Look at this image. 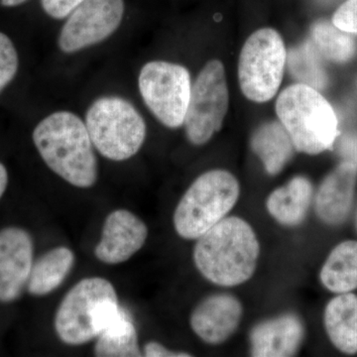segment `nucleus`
<instances>
[{
  "instance_id": "6ab92c4d",
  "label": "nucleus",
  "mask_w": 357,
  "mask_h": 357,
  "mask_svg": "<svg viewBox=\"0 0 357 357\" xmlns=\"http://www.w3.org/2000/svg\"><path fill=\"white\" fill-rule=\"evenodd\" d=\"M74 251L67 246H58L47 251L33 264L28 280V293L35 297H43L57 290L74 267Z\"/></svg>"
},
{
  "instance_id": "1a4fd4ad",
  "label": "nucleus",
  "mask_w": 357,
  "mask_h": 357,
  "mask_svg": "<svg viewBox=\"0 0 357 357\" xmlns=\"http://www.w3.org/2000/svg\"><path fill=\"white\" fill-rule=\"evenodd\" d=\"M138 86L143 102L163 126L175 129L184 124L192 91L187 68L152 61L141 69Z\"/></svg>"
},
{
  "instance_id": "c756f323",
  "label": "nucleus",
  "mask_w": 357,
  "mask_h": 357,
  "mask_svg": "<svg viewBox=\"0 0 357 357\" xmlns=\"http://www.w3.org/2000/svg\"><path fill=\"white\" fill-rule=\"evenodd\" d=\"M27 0H0L1 6L6 7H14L20 6V4L24 3Z\"/></svg>"
},
{
  "instance_id": "aec40b11",
  "label": "nucleus",
  "mask_w": 357,
  "mask_h": 357,
  "mask_svg": "<svg viewBox=\"0 0 357 357\" xmlns=\"http://www.w3.org/2000/svg\"><path fill=\"white\" fill-rule=\"evenodd\" d=\"M319 279L330 292L351 293L357 289V241H345L331 251Z\"/></svg>"
},
{
  "instance_id": "393cba45",
  "label": "nucleus",
  "mask_w": 357,
  "mask_h": 357,
  "mask_svg": "<svg viewBox=\"0 0 357 357\" xmlns=\"http://www.w3.org/2000/svg\"><path fill=\"white\" fill-rule=\"evenodd\" d=\"M332 22L338 29L357 35V0H345L333 14Z\"/></svg>"
},
{
  "instance_id": "c85d7f7f",
  "label": "nucleus",
  "mask_w": 357,
  "mask_h": 357,
  "mask_svg": "<svg viewBox=\"0 0 357 357\" xmlns=\"http://www.w3.org/2000/svg\"><path fill=\"white\" fill-rule=\"evenodd\" d=\"M7 185H8V173L3 164L0 163V199L6 192Z\"/></svg>"
},
{
  "instance_id": "20e7f679",
  "label": "nucleus",
  "mask_w": 357,
  "mask_h": 357,
  "mask_svg": "<svg viewBox=\"0 0 357 357\" xmlns=\"http://www.w3.org/2000/svg\"><path fill=\"white\" fill-rule=\"evenodd\" d=\"M276 114L296 151L321 154L331 149L337 140V114L331 103L312 86L297 83L281 91Z\"/></svg>"
},
{
  "instance_id": "39448f33",
  "label": "nucleus",
  "mask_w": 357,
  "mask_h": 357,
  "mask_svg": "<svg viewBox=\"0 0 357 357\" xmlns=\"http://www.w3.org/2000/svg\"><path fill=\"white\" fill-rule=\"evenodd\" d=\"M241 185L234 174L222 169L199 176L188 188L174 211V229L187 241H197L234 208Z\"/></svg>"
},
{
  "instance_id": "4be33fe9",
  "label": "nucleus",
  "mask_w": 357,
  "mask_h": 357,
  "mask_svg": "<svg viewBox=\"0 0 357 357\" xmlns=\"http://www.w3.org/2000/svg\"><path fill=\"white\" fill-rule=\"evenodd\" d=\"M321 58V54L310 40L287 52L286 65L291 76L298 83L321 91L326 89L328 82Z\"/></svg>"
},
{
  "instance_id": "9d476101",
  "label": "nucleus",
  "mask_w": 357,
  "mask_h": 357,
  "mask_svg": "<svg viewBox=\"0 0 357 357\" xmlns=\"http://www.w3.org/2000/svg\"><path fill=\"white\" fill-rule=\"evenodd\" d=\"M124 0H84L66 20L59 47L72 54L109 38L123 18Z\"/></svg>"
},
{
  "instance_id": "423d86ee",
  "label": "nucleus",
  "mask_w": 357,
  "mask_h": 357,
  "mask_svg": "<svg viewBox=\"0 0 357 357\" xmlns=\"http://www.w3.org/2000/svg\"><path fill=\"white\" fill-rule=\"evenodd\" d=\"M93 146L105 158L121 162L138 153L146 138V123L128 100L103 96L89 107L86 114Z\"/></svg>"
},
{
  "instance_id": "2f4dec72",
  "label": "nucleus",
  "mask_w": 357,
  "mask_h": 357,
  "mask_svg": "<svg viewBox=\"0 0 357 357\" xmlns=\"http://www.w3.org/2000/svg\"><path fill=\"white\" fill-rule=\"evenodd\" d=\"M356 231H357V211H356Z\"/></svg>"
},
{
  "instance_id": "6e6552de",
  "label": "nucleus",
  "mask_w": 357,
  "mask_h": 357,
  "mask_svg": "<svg viewBox=\"0 0 357 357\" xmlns=\"http://www.w3.org/2000/svg\"><path fill=\"white\" fill-rule=\"evenodd\" d=\"M229 91L225 66L218 60L204 65L192 84L184 124L188 140L195 146L206 144L222 128L229 112Z\"/></svg>"
},
{
  "instance_id": "ddd939ff",
  "label": "nucleus",
  "mask_w": 357,
  "mask_h": 357,
  "mask_svg": "<svg viewBox=\"0 0 357 357\" xmlns=\"http://www.w3.org/2000/svg\"><path fill=\"white\" fill-rule=\"evenodd\" d=\"M243 314V304L234 296L215 294L204 298L192 310L190 326L204 344H222L236 332Z\"/></svg>"
},
{
  "instance_id": "2eb2a0df",
  "label": "nucleus",
  "mask_w": 357,
  "mask_h": 357,
  "mask_svg": "<svg viewBox=\"0 0 357 357\" xmlns=\"http://www.w3.org/2000/svg\"><path fill=\"white\" fill-rule=\"evenodd\" d=\"M305 337L302 319L295 314H283L258 324L250 333L251 356H293Z\"/></svg>"
},
{
  "instance_id": "412c9836",
  "label": "nucleus",
  "mask_w": 357,
  "mask_h": 357,
  "mask_svg": "<svg viewBox=\"0 0 357 357\" xmlns=\"http://www.w3.org/2000/svg\"><path fill=\"white\" fill-rule=\"evenodd\" d=\"M93 354L98 357L143 356L136 326L130 314L124 307L96 337Z\"/></svg>"
},
{
  "instance_id": "0eeeda50",
  "label": "nucleus",
  "mask_w": 357,
  "mask_h": 357,
  "mask_svg": "<svg viewBox=\"0 0 357 357\" xmlns=\"http://www.w3.org/2000/svg\"><path fill=\"white\" fill-rule=\"evenodd\" d=\"M287 51L278 31L265 27L244 43L238 61V82L243 96L253 102H269L278 93L285 72Z\"/></svg>"
},
{
  "instance_id": "5701e85b",
  "label": "nucleus",
  "mask_w": 357,
  "mask_h": 357,
  "mask_svg": "<svg viewBox=\"0 0 357 357\" xmlns=\"http://www.w3.org/2000/svg\"><path fill=\"white\" fill-rule=\"evenodd\" d=\"M311 41L321 57L337 64L349 62L356 53L351 34L326 20H319L312 25Z\"/></svg>"
},
{
  "instance_id": "dca6fc26",
  "label": "nucleus",
  "mask_w": 357,
  "mask_h": 357,
  "mask_svg": "<svg viewBox=\"0 0 357 357\" xmlns=\"http://www.w3.org/2000/svg\"><path fill=\"white\" fill-rule=\"evenodd\" d=\"M312 197L314 187L311 181L304 176H296L269 195L267 211L284 227H298L307 217Z\"/></svg>"
},
{
  "instance_id": "4468645a",
  "label": "nucleus",
  "mask_w": 357,
  "mask_h": 357,
  "mask_svg": "<svg viewBox=\"0 0 357 357\" xmlns=\"http://www.w3.org/2000/svg\"><path fill=\"white\" fill-rule=\"evenodd\" d=\"M357 167L344 160L319 185L314 197V211L331 227L342 225L349 218L356 197Z\"/></svg>"
},
{
  "instance_id": "a878e982",
  "label": "nucleus",
  "mask_w": 357,
  "mask_h": 357,
  "mask_svg": "<svg viewBox=\"0 0 357 357\" xmlns=\"http://www.w3.org/2000/svg\"><path fill=\"white\" fill-rule=\"evenodd\" d=\"M84 0H41L45 13L54 20H65Z\"/></svg>"
},
{
  "instance_id": "7ed1b4c3",
  "label": "nucleus",
  "mask_w": 357,
  "mask_h": 357,
  "mask_svg": "<svg viewBox=\"0 0 357 357\" xmlns=\"http://www.w3.org/2000/svg\"><path fill=\"white\" fill-rule=\"evenodd\" d=\"M122 307L114 284L102 277H88L77 282L61 301L54 328L63 344H88L114 321Z\"/></svg>"
},
{
  "instance_id": "f257e3e1",
  "label": "nucleus",
  "mask_w": 357,
  "mask_h": 357,
  "mask_svg": "<svg viewBox=\"0 0 357 357\" xmlns=\"http://www.w3.org/2000/svg\"><path fill=\"white\" fill-rule=\"evenodd\" d=\"M260 244L255 230L238 217H227L199 236L195 244V265L206 280L234 287L255 274Z\"/></svg>"
},
{
  "instance_id": "f8f14e48",
  "label": "nucleus",
  "mask_w": 357,
  "mask_h": 357,
  "mask_svg": "<svg viewBox=\"0 0 357 357\" xmlns=\"http://www.w3.org/2000/svg\"><path fill=\"white\" fill-rule=\"evenodd\" d=\"M146 223L128 210L112 211L103 222L102 237L95 248L98 261L119 265L142 249L148 238Z\"/></svg>"
},
{
  "instance_id": "cd10ccee",
  "label": "nucleus",
  "mask_w": 357,
  "mask_h": 357,
  "mask_svg": "<svg viewBox=\"0 0 357 357\" xmlns=\"http://www.w3.org/2000/svg\"><path fill=\"white\" fill-rule=\"evenodd\" d=\"M338 152L357 167V133L344 136L338 143Z\"/></svg>"
},
{
  "instance_id": "7c9ffc66",
  "label": "nucleus",
  "mask_w": 357,
  "mask_h": 357,
  "mask_svg": "<svg viewBox=\"0 0 357 357\" xmlns=\"http://www.w3.org/2000/svg\"><path fill=\"white\" fill-rule=\"evenodd\" d=\"M319 1L332 2V1H335V0H319Z\"/></svg>"
},
{
  "instance_id": "a211bd4d",
  "label": "nucleus",
  "mask_w": 357,
  "mask_h": 357,
  "mask_svg": "<svg viewBox=\"0 0 357 357\" xmlns=\"http://www.w3.org/2000/svg\"><path fill=\"white\" fill-rule=\"evenodd\" d=\"M250 146L271 176L281 173L296 150L280 121H267L258 126L251 137Z\"/></svg>"
},
{
  "instance_id": "f3484780",
  "label": "nucleus",
  "mask_w": 357,
  "mask_h": 357,
  "mask_svg": "<svg viewBox=\"0 0 357 357\" xmlns=\"http://www.w3.org/2000/svg\"><path fill=\"white\" fill-rule=\"evenodd\" d=\"M326 335L338 351L357 354V295L337 294L328 303L324 314Z\"/></svg>"
},
{
  "instance_id": "9b49d317",
  "label": "nucleus",
  "mask_w": 357,
  "mask_h": 357,
  "mask_svg": "<svg viewBox=\"0 0 357 357\" xmlns=\"http://www.w3.org/2000/svg\"><path fill=\"white\" fill-rule=\"evenodd\" d=\"M34 264V243L25 229L0 230V303L17 300L27 286Z\"/></svg>"
},
{
  "instance_id": "b1692460",
  "label": "nucleus",
  "mask_w": 357,
  "mask_h": 357,
  "mask_svg": "<svg viewBox=\"0 0 357 357\" xmlns=\"http://www.w3.org/2000/svg\"><path fill=\"white\" fill-rule=\"evenodd\" d=\"M18 70V55L7 35L0 32V93L11 83Z\"/></svg>"
},
{
  "instance_id": "f03ea898",
  "label": "nucleus",
  "mask_w": 357,
  "mask_h": 357,
  "mask_svg": "<svg viewBox=\"0 0 357 357\" xmlns=\"http://www.w3.org/2000/svg\"><path fill=\"white\" fill-rule=\"evenodd\" d=\"M45 164L70 185L89 189L98 181V160L86 123L70 112H54L33 131Z\"/></svg>"
},
{
  "instance_id": "bb28decb",
  "label": "nucleus",
  "mask_w": 357,
  "mask_h": 357,
  "mask_svg": "<svg viewBox=\"0 0 357 357\" xmlns=\"http://www.w3.org/2000/svg\"><path fill=\"white\" fill-rule=\"evenodd\" d=\"M143 356L147 357H189V352L175 351L167 349L165 345L158 342H148L142 349Z\"/></svg>"
}]
</instances>
